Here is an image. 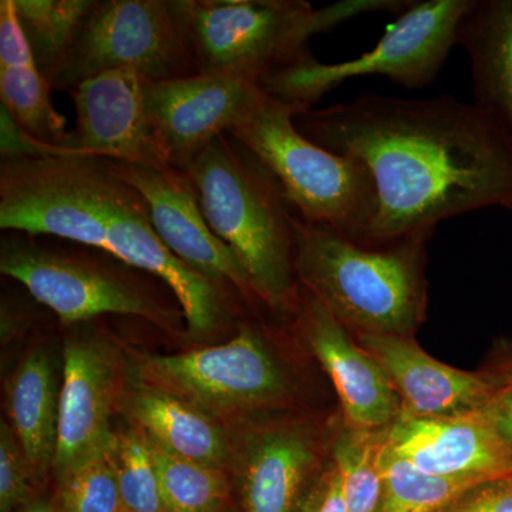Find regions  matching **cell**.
Segmentation results:
<instances>
[{"instance_id": "ba28073f", "label": "cell", "mask_w": 512, "mask_h": 512, "mask_svg": "<svg viewBox=\"0 0 512 512\" xmlns=\"http://www.w3.org/2000/svg\"><path fill=\"white\" fill-rule=\"evenodd\" d=\"M138 382L174 394L214 419L247 417L282 410L291 403L293 384L264 336L239 326L227 343L192 352L131 353Z\"/></svg>"}, {"instance_id": "484cf974", "label": "cell", "mask_w": 512, "mask_h": 512, "mask_svg": "<svg viewBox=\"0 0 512 512\" xmlns=\"http://www.w3.org/2000/svg\"><path fill=\"white\" fill-rule=\"evenodd\" d=\"M383 431H359L340 424L332 458L342 474L348 512H377L382 500L380 448Z\"/></svg>"}, {"instance_id": "5bb4252c", "label": "cell", "mask_w": 512, "mask_h": 512, "mask_svg": "<svg viewBox=\"0 0 512 512\" xmlns=\"http://www.w3.org/2000/svg\"><path fill=\"white\" fill-rule=\"evenodd\" d=\"M119 383V363L110 343L74 333L64 343L63 386L53 471L57 481L113 447L110 419Z\"/></svg>"}, {"instance_id": "ac0fdd59", "label": "cell", "mask_w": 512, "mask_h": 512, "mask_svg": "<svg viewBox=\"0 0 512 512\" xmlns=\"http://www.w3.org/2000/svg\"><path fill=\"white\" fill-rule=\"evenodd\" d=\"M379 363L400 399L402 416H456L484 409L497 393L478 372H466L424 352L414 336H353Z\"/></svg>"}, {"instance_id": "30bf717a", "label": "cell", "mask_w": 512, "mask_h": 512, "mask_svg": "<svg viewBox=\"0 0 512 512\" xmlns=\"http://www.w3.org/2000/svg\"><path fill=\"white\" fill-rule=\"evenodd\" d=\"M119 69H136L148 82L197 74L170 0H97L52 87L72 94Z\"/></svg>"}, {"instance_id": "7c38bea8", "label": "cell", "mask_w": 512, "mask_h": 512, "mask_svg": "<svg viewBox=\"0 0 512 512\" xmlns=\"http://www.w3.org/2000/svg\"><path fill=\"white\" fill-rule=\"evenodd\" d=\"M148 119L171 167L183 170L215 137L231 133L265 99L261 84L195 74L147 82Z\"/></svg>"}, {"instance_id": "f546056e", "label": "cell", "mask_w": 512, "mask_h": 512, "mask_svg": "<svg viewBox=\"0 0 512 512\" xmlns=\"http://www.w3.org/2000/svg\"><path fill=\"white\" fill-rule=\"evenodd\" d=\"M79 154L72 148L52 146L29 134L0 103V158H46Z\"/></svg>"}, {"instance_id": "8fae6325", "label": "cell", "mask_w": 512, "mask_h": 512, "mask_svg": "<svg viewBox=\"0 0 512 512\" xmlns=\"http://www.w3.org/2000/svg\"><path fill=\"white\" fill-rule=\"evenodd\" d=\"M107 161L114 173L144 195L158 237L178 259L225 296L222 289L231 288L244 298L261 302L238 256L212 231L197 188L185 171Z\"/></svg>"}, {"instance_id": "7402d4cb", "label": "cell", "mask_w": 512, "mask_h": 512, "mask_svg": "<svg viewBox=\"0 0 512 512\" xmlns=\"http://www.w3.org/2000/svg\"><path fill=\"white\" fill-rule=\"evenodd\" d=\"M60 392L55 367L43 350L25 357L8 383V413L12 430L30 467H53L59 429Z\"/></svg>"}, {"instance_id": "8d00e7d4", "label": "cell", "mask_w": 512, "mask_h": 512, "mask_svg": "<svg viewBox=\"0 0 512 512\" xmlns=\"http://www.w3.org/2000/svg\"><path fill=\"white\" fill-rule=\"evenodd\" d=\"M508 211L512 212V202L510 204V207L507 208Z\"/></svg>"}, {"instance_id": "44dd1931", "label": "cell", "mask_w": 512, "mask_h": 512, "mask_svg": "<svg viewBox=\"0 0 512 512\" xmlns=\"http://www.w3.org/2000/svg\"><path fill=\"white\" fill-rule=\"evenodd\" d=\"M457 39L470 57L474 103L512 141V0H474Z\"/></svg>"}, {"instance_id": "d6a6232c", "label": "cell", "mask_w": 512, "mask_h": 512, "mask_svg": "<svg viewBox=\"0 0 512 512\" xmlns=\"http://www.w3.org/2000/svg\"><path fill=\"white\" fill-rule=\"evenodd\" d=\"M302 512H348L342 474L333 463L332 458L329 460V467L320 477L318 490L306 503Z\"/></svg>"}, {"instance_id": "9a60e30c", "label": "cell", "mask_w": 512, "mask_h": 512, "mask_svg": "<svg viewBox=\"0 0 512 512\" xmlns=\"http://www.w3.org/2000/svg\"><path fill=\"white\" fill-rule=\"evenodd\" d=\"M147 82L136 69H119L80 83L70 94L77 116L74 148L83 156L170 168L148 119Z\"/></svg>"}, {"instance_id": "f1b7e54d", "label": "cell", "mask_w": 512, "mask_h": 512, "mask_svg": "<svg viewBox=\"0 0 512 512\" xmlns=\"http://www.w3.org/2000/svg\"><path fill=\"white\" fill-rule=\"evenodd\" d=\"M30 467L12 427L0 423V512H15L30 497Z\"/></svg>"}, {"instance_id": "d590c367", "label": "cell", "mask_w": 512, "mask_h": 512, "mask_svg": "<svg viewBox=\"0 0 512 512\" xmlns=\"http://www.w3.org/2000/svg\"><path fill=\"white\" fill-rule=\"evenodd\" d=\"M215 512H232V511H231V510H228V508H227V507H225V505H224V507H221V508H220V510H217V511H215Z\"/></svg>"}, {"instance_id": "3957f363", "label": "cell", "mask_w": 512, "mask_h": 512, "mask_svg": "<svg viewBox=\"0 0 512 512\" xmlns=\"http://www.w3.org/2000/svg\"><path fill=\"white\" fill-rule=\"evenodd\" d=\"M434 228L367 247L325 225L293 215L295 274L352 333L416 336L427 312L424 275Z\"/></svg>"}, {"instance_id": "e575fe53", "label": "cell", "mask_w": 512, "mask_h": 512, "mask_svg": "<svg viewBox=\"0 0 512 512\" xmlns=\"http://www.w3.org/2000/svg\"><path fill=\"white\" fill-rule=\"evenodd\" d=\"M19 512H60L59 508H57L56 503L50 504L45 503V501H37V503L26 505L23 510Z\"/></svg>"}, {"instance_id": "4dcf8cb0", "label": "cell", "mask_w": 512, "mask_h": 512, "mask_svg": "<svg viewBox=\"0 0 512 512\" xmlns=\"http://www.w3.org/2000/svg\"><path fill=\"white\" fill-rule=\"evenodd\" d=\"M437 512H512V474L478 484Z\"/></svg>"}, {"instance_id": "277c9868", "label": "cell", "mask_w": 512, "mask_h": 512, "mask_svg": "<svg viewBox=\"0 0 512 512\" xmlns=\"http://www.w3.org/2000/svg\"><path fill=\"white\" fill-rule=\"evenodd\" d=\"M183 171L212 231L238 256L259 301L288 311L298 293L295 210L274 171L232 133L215 137Z\"/></svg>"}, {"instance_id": "d6986e66", "label": "cell", "mask_w": 512, "mask_h": 512, "mask_svg": "<svg viewBox=\"0 0 512 512\" xmlns=\"http://www.w3.org/2000/svg\"><path fill=\"white\" fill-rule=\"evenodd\" d=\"M130 383L123 406L134 429L174 456L222 470L231 450L217 419L174 394L136 379Z\"/></svg>"}, {"instance_id": "4316f807", "label": "cell", "mask_w": 512, "mask_h": 512, "mask_svg": "<svg viewBox=\"0 0 512 512\" xmlns=\"http://www.w3.org/2000/svg\"><path fill=\"white\" fill-rule=\"evenodd\" d=\"M113 461L124 511L164 512L156 467L140 431L116 433Z\"/></svg>"}, {"instance_id": "52a82bcc", "label": "cell", "mask_w": 512, "mask_h": 512, "mask_svg": "<svg viewBox=\"0 0 512 512\" xmlns=\"http://www.w3.org/2000/svg\"><path fill=\"white\" fill-rule=\"evenodd\" d=\"M474 0H417L410 3L372 50L342 63H320L313 57L261 80L272 99L296 113L315 104L346 80L386 76L406 89H423L439 76L451 49L458 45V28Z\"/></svg>"}, {"instance_id": "7a4b0ae2", "label": "cell", "mask_w": 512, "mask_h": 512, "mask_svg": "<svg viewBox=\"0 0 512 512\" xmlns=\"http://www.w3.org/2000/svg\"><path fill=\"white\" fill-rule=\"evenodd\" d=\"M0 229L100 249L173 291L191 338L227 323V296L158 237L144 195L106 158H0Z\"/></svg>"}, {"instance_id": "cb8c5ba5", "label": "cell", "mask_w": 512, "mask_h": 512, "mask_svg": "<svg viewBox=\"0 0 512 512\" xmlns=\"http://www.w3.org/2000/svg\"><path fill=\"white\" fill-rule=\"evenodd\" d=\"M384 433V431H383ZM383 490L377 512H437L485 478L444 477L423 473L392 451L380 448Z\"/></svg>"}, {"instance_id": "603a6c76", "label": "cell", "mask_w": 512, "mask_h": 512, "mask_svg": "<svg viewBox=\"0 0 512 512\" xmlns=\"http://www.w3.org/2000/svg\"><path fill=\"white\" fill-rule=\"evenodd\" d=\"M97 0H13L16 18L43 76L52 84L63 69Z\"/></svg>"}, {"instance_id": "1f68e13d", "label": "cell", "mask_w": 512, "mask_h": 512, "mask_svg": "<svg viewBox=\"0 0 512 512\" xmlns=\"http://www.w3.org/2000/svg\"><path fill=\"white\" fill-rule=\"evenodd\" d=\"M477 372L493 386L495 393H512V338L495 339Z\"/></svg>"}, {"instance_id": "4fadbf2b", "label": "cell", "mask_w": 512, "mask_h": 512, "mask_svg": "<svg viewBox=\"0 0 512 512\" xmlns=\"http://www.w3.org/2000/svg\"><path fill=\"white\" fill-rule=\"evenodd\" d=\"M298 335L329 376L339 397L343 424L384 431L402 412L400 399L379 363L311 293L298 286L291 308Z\"/></svg>"}, {"instance_id": "6da1fadb", "label": "cell", "mask_w": 512, "mask_h": 512, "mask_svg": "<svg viewBox=\"0 0 512 512\" xmlns=\"http://www.w3.org/2000/svg\"><path fill=\"white\" fill-rule=\"evenodd\" d=\"M293 124L312 143L369 168L377 212L367 247L512 202V141L476 103L366 94L296 113Z\"/></svg>"}, {"instance_id": "8992f818", "label": "cell", "mask_w": 512, "mask_h": 512, "mask_svg": "<svg viewBox=\"0 0 512 512\" xmlns=\"http://www.w3.org/2000/svg\"><path fill=\"white\" fill-rule=\"evenodd\" d=\"M295 114L266 93L231 133L274 171L301 220L365 245L377 212L372 173L359 158L332 153L303 137L293 124Z\"/></svg>"}, {"instance_id": "d4e9b609", "label": "cell", "mask_w": 512, "mask_h": 512, "mask_svg": "<svg viewBox=\"0 0 512 512\" xmlns=\"http://www.w3.org/2000/svg\"><path fill=\"white\" fill-rule=\"evenodd\" d=\"M146 441L156 467L164 512H215L224 507L228 483L221 468L185 460Z\"/></svg>"}, {"instance_id": "83f0119b", "label": "cell", "mask_w": 512, "mask_h": 512, "mask_svg": "<svg viewBox=\"0 0 512 512\" xmlns=\"http://www.w3.org/2000/svg\"><path fill=\"white\" fill-rule=\"evenodd\" d=\"M56 505L60 512H126L117 483L113 447L59 480Z\"/></svg>"}, {"instance_id": "e0dca14e", "label": "cell", "mask_w": 512, "mask_h": 512, "mask_svg": "<svg viewBox=\"0 0 512 512\" xmlns=\"http://www.w3.org/2000/svg\"><path fill=\"white\" fill-rule=\"evenodd\" d=\"M339 417L319 430L313 421H282L252 431L239 461L244 512H293L305 484L332 453Z\"/></svg>"}, {"instance_id": "9c48e42d", "label": "cell", "mask_w": 512, "mask_h": 512, "mask_svg": "<svg viewBox=\"0 0 512 512\" xmlns=\"http://www.w3.org/2000/svg\"><path fill=\"white\" fill-rule=\"evenodd\" d=\"M40 242L37 235L3 232L0 272L22 285L63 325H79L103 315L136 316L171 328L183 311L158 301L120 266Z\"/></svg>"}, {"instance_id": "ffe728a7", "label": "cell", "mask_w": 512, "mask_h": 512, "mask_svg": "<svg viewBox=\"0 0 512 512\" xmlns=\"http://www.w3.org/2000/svg\"><path fill=\"white\" fill-rule=\"evenodd\" d=\"M52 90V84L40 72L23 36L13 0H2L0 103L37 140L77 151L74 148L73 133L67 131L66 117L53 104Z\"/></svg>"}, {"instance_id": "5b68a950", "label": "cell", "mask_w": 512, "mask_h": 512, "mask_svg": "<svg viewBox=\"0 0 512 512\" xmlns=\"http://www.w3.org/2000/svg\"><path fill=\"white\" fill-rule=\"evenodd\" d=\"M409 0H170L197 74L261 84L313 59L309 39L373 12H404Z\"/></svg>"}, {"instance_id": "2e32d148", "label": "cell", "mask_w": 512, "mask_h": 512, "mask_svg": "<svg viewBox=\"0 0 512 512\" xmlns=\"http://www.w3.org/2000/svg\"><path fill=\"white\" fill-rule=\"evenodd\" d=\"M383 444L423 473L494 480L512 474V448L484 410L416 419L400 414Z\"/></svg>"}, {"instance_id": "836d02e7", "label": "cell", "mask_w": 512, "mask_h": 512, "mask_svg": "<svg viewBox=\"0 0 512 512\" xmlns=\"http://www.w3.org/2000/svg\"><path fill=\"white\" fill-rule=\"evenodd\" d=\"M484 413L512 448V393H501L484 407Z\"/></svg>"}]
</instances>
